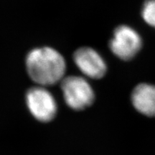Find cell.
Returning a JSON list of instances; mask_svg holds the SVG:
<instances>
[{"label":"cell","mask_w":155,"mask_h":155,"mask_svg":"<svg viewBox=\"0 0 155 155\" xmlns=\"http://www.w3.org/2000/svg\"><path fill=\"white\" fill-rule=\"evenodd\" d=\"M73 60L81 72L91 78H101L107 71L104 58L91 48L83 47L78 49L73 55Z\"/></svg>","instance_id":"cell-5"},{"label":"cell","mask_w":155,"mask_h":155,"mask_svg":"<svg viewBox=\"0 0 155 155\" xmlns=\"http://www.w3.org/2000/svg\"><path fill=\"white\" fill-rule=\"evenodd\" d=\"M61 89L64 100L72 109H85L95 99L91 86L83 77L71 75L64 78L61 81Z\"/></svg>","instance_id":"cell-2"},{"label":"cell","mask_w":155,"mask_h":155,"mask_svg":"<svg viewBox=\"0 0 155 155\" xmlns=\"http://www.w3.org/2000/svg\"><path fill=\"white\" fill-rule=\"evenodd\" d=\"M26 104L31 114L38 121L48 122L53 119L58 106L53 94L44 86L30 88L26 94Z\"/></svg>","instance_id":"cell-4"},{"label":"cell","mask_w":155,"mask_h":155,"mask_svg":"<svg viewBox=\"0 0 155 155\" xmlns=\"http://www.w3.org/2000/svg\"><path fill=\"white\" fill-rule=\"evenodd\" d=\"M29 76L39 86H48L64 78L66 64L57 50L50 47L32 50L25 60Z\"/></svg>","instance_id":"cell-1"},{"label":"cell","mask_w":155,"mask_h":155,"mask_svg":"<svg viewBox=\"0 0 155 155\" xmlns=\"http://www.w3.org/2000/svg\"><path fill=\"white\" fill-rule=\"evenodd\" d=\"M131 101L139 113L155 116V86L149 83L139 84L134 89Z\"/></svg>","instance_id":"cell-6"},{"label":"cell","mask_w":155,"mask_h":155,"mask_svg":"<svg viewBox=\"0 0 155 155\" xmlns=\"http://www.w3.org/2000/svg\"><path fill=\"white\" fill-rule=\"evenodd\" d=\"M109 48L116 57L127 61L133 59L142 48V39L134 29L120 25L114 31Z\"/></svg>","instance_id":"cell-3"},{"label":"cell","mask_w":155,"mask_h":155,"mask_svg":"<svg viewBox=\"0 0 155 155\" xmlns=\"http://www.w3.org/2000/svg\"><path fill=\"white\" fill-rule=\"evenodd\" d=\"M141 13L144 22L155 29V0H146Z\"/></svg>","instance_id":"cell-7"}]
</instances>
